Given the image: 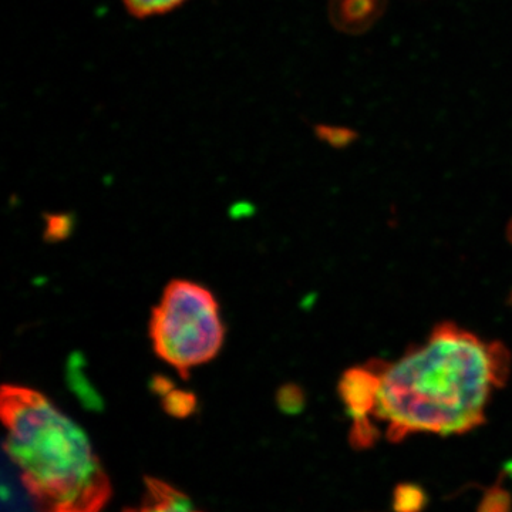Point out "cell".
Wrapping results in <instances>:
<instances>
[{
	"instance_id": "obj_1",
	"label": "cell",
	"mask_w": 512,
	"mask_h": 512,
	"mask_svg": "<svg viewBox=\"0 0 512 512\" xmlns=\"http://www.w3.org/2000/svg\"><path fill=\"white\" fill-rule=\"evenodd\" d=\"M372 420L397 443L412 434H463L484 423L490 399L510 376L511 355L453 322L396 362L372 363Z\"/></svg>"
},
{
	"instance_id": "obj_2",
	"label": "cell",
	"mask_w": 512,
	"mask_h": 512,
	"mask_svg": "<svg viewBox=\"0 0 512 512\" xmlns=\"http://www.w3.org/2000/svg\"><path fill=\"white\" fill-rule=\"evenodd\" d=\"M5 450L37 512H101L110 478L89 437L45 394L5 384L0 394Z\"/></svg>"
},
{
	"instance_id": "obj_3",
	"label": "cell",
	"mask_w": 512,
	"mask_h": 512,
	"mask_svg": "<svg viewBox=\"0 0 512 512\" xmlns=\"http://www.w3.org/2000/svg\"><path fill=\"white\" fill-rule=\"evenodd\" d=\"M150 339L163 362L187 377L195 367L217 357L225 326L214 293L197 282L168 284L150 319Z\"/></svg>"
},
{
	"instance_id": "obj_4",
	"label": "cell",
	"mask_w": 512,
	"mask_h": 512,
	"mask_svg": "<svg viewBox=\"0 0 512 512\" xmlns=\"http://www.w3.org/2000/svg\"><path fill=\"white\" fill-rule=\"evenodd\" d=\"M387 0H329V20L345 35H362L379 22Z\"/></svg>"
},
{
	"instance_id": "obj_5",
	"label": "cell",
	"mask_w": 512,
	"mask_h": 512,
	"mask_svg": "<svg viewBox=\"0 0 512 512\" xmlns=\"http://www.w3.org/2000/svg\"><path fill=\"white\" fill-rule=\"evenodd\" d=\"M121 512H202L190 497L173 484L160 478L144 480V494L140 503L124 508Z\"/></svg>"
},
{
	"instance_id": "obj_6",
	"label": "cell",
	"mask_w": 512,
	"mask_h": 512,
	"mask_svg": "<svg viewBox=\"0 0 512 512\" xmlns=\"http://www.w3.org/2000/svg\"><path fill=\"white\" fill-rule=\"evenodd\" d=\"M184 2L185 0H123L127 12L137 19L165 15L171 10L180 8Z\"/></svg>"
},
{
	"instance_id": "obj_7",
	"label": "cell",
	"mask_w": 512,
	"mask_h": 512,
	"mask_svg": "<svg viewBox=\"0 0 512 512\" xmlns=\"http://www.w3.org/2000/svg\"><path fill=\"white\" fill-rule=\"evenodd\" d=\"M164 409L167 410L171 416L174 417H187L195 409V397L191 393L168 392L164 399Z\"/></svg>"
},
{
	"instance_id": "obj_8",
	"label": "cell",
	"mask_w": 512,
	"mask_h": 512,
	"mask_svg": "<svg viewBox=\"0 0 512 512\" xmlns=\"http://www.w3.org/2000/svg\"><path fill=\"white\" fill-rule=\"evenodd\" d=\"M352 131L346 130V128H329L320 127L319 137L325 138L330 144H345L352 140Z\"/></svg>"
},
{
	"instance_id": "obj_9",
	"label": "cell",
	"mask_w": 512,
	"mask_h": 512,
	"mask_svg": "<svg viewBox=\"0 0 512 512\" xmlns=\"http://www.w3.org/2000/svg\"><path fill=\"white\" fill-rule=\"evenodd\" d=\"M510 238H511V241H512V224H511V227H510Z\"/></svg>"
}]
</instances>
